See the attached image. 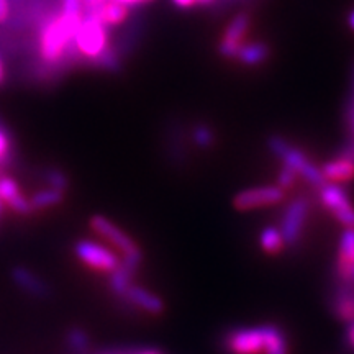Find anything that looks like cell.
<instances>
[{
    "label": "cell",
    "mask_w": 354,
    "mask_h": 354,
    "mask_svg": "<svg viewBox=\"0 0 354 354\" xmlns=\"http://www.w3.org/2000/svg\"><path fill=\"white\" fill-rule=\"evenodd\" d=\"M74 48L79 56L99 63L100 66H107V68L118 66V57L110 48L107 25L102 24L91 13H84L76 37H74Z\"/></svg>",
    "instance_id": "2"
},
{
    "label": "cell",
    "mask_w": 354,
    "mask_h": 354,
    "mask_svg": "<svg viewBox=\"0 0 354 354\" xmlns=\"http://www.w3.org/2000/svg\"><path fill=\"white\" fill-rule=\"evenodd\" d=\"M346 125H348V133H349V140L344 148L339 153V156L349 158L354 161V94H353V100L349 104L348 109V115H346Z\"/></svg>",
    "instance_id": "22"
},
{
    "label": "cell",
    "mask_w": 354,
    "mask_h": 354,
    "mask_svg": "<svg viewBox=\"0 0 354 354\" xmlns=\"http://www.w3.org/2000/svg\"><path fill=\"white\" fill-rule=\"evenodd\" d=\"M86 12L97 17L102 24L107 26L120 25L128 17V7L117 2V0H107V2L100 3V6L86 8Z\"/></svg>",
    "instance_id": "14"
},
{
    "label": "cell",
    "mask_w": 354,
    "mask_h": 354,
    "mask_svg": "<svg viewBox=\"0 0 354 354\" xmlns=\"http://www.w3.org/2000/svg\"><path fill=\"white\" fill-rule=\"evenodd\" d=\"M3 77H6V71H3V64H2V59H0V84H2Z\"/></svg>",
    "instance_id": "34"
},
{
    "label": "cell",
    "mask_w": 354,
    "mask_h": 354,
    "mask_svg": "<svg viewBox=\"0 0 354 354\" xmlns=\"http://www.w3.org/2000/svg\"><path fill=\"white\" fill-rule=\"evenodd\" d=\"M259 245L263 248L264 253L279 254L284 250L286 241L282 238L281 230L277 227H266L259 234Z\"/></svg>",
    "instance_id": "17"
},
{
    "label": "cell",
    "mask_w": 354,
    "mask_h": 354,
    "mask_svg": "<svg viewBox=\"0 0 354 354\" xmlns=\"http://www.w3.org/2000/svg\"><path fill=\"white\" fill-rule=\"evenodd\" d=\"M264 354H289V343H287V336L279 326H269V338L266 344Z\"/></svg>",
    "instance_id": "19"
},
{
    "label": "cell",
    "mask_w": 354,
    "mask_h": 354,
    "mask_svg": "<svg viewBox=\"0 0 354 354\" xmlns=\"http://www.w3.org/2000/svg\"><path fill=\"white\" fill-rule=\"evenodd\" d=\"M297 177H299L297 172L292 171L290 167L284 166V167H282V171L279 172V177H277L279 187H281V189H289V187H292V185L295 184V179H297Z\"/></svg>",
    "instance_id": "25"
},
{
    "label": "cell",
    "mask_w": 354,
    "mask_h": 354,
    "mask_svg": "<svg viewBox=\"0 0 354 354\" xmlns=\"http://www.w3.org/2000/svg\"><path fill=\"white\" fill-rule=\"evenodd\" d=\"M192 140L196 141V145L198 146V148L207 149L215 143V133L212 131L210 127H207V125H203V123H201V125H197L196 128H194Z\"/></svg>",
    "instance_id": "21"
},
{
    "label": "cell",
    "mask_w": 354,
    "mask_h": 354,
    "mask_svg": "<svg viewBox=\"0 0 354 354\" xmlns=\"http://www.w3.org/2000/svg\"><path fill=\"white\" fill-rule=\"evenodd\" d=\"M284 189L279 185H264V187L246 189L234 197V209L248 212L254 209H264V207L277 205L284 201Z\"/></svg>",
    "instance_id": "9"
},
{
    "label": "cell",
    "mask_w": 354,
    "mask_h": 354,
    "mask_svg": "<svg viewBox=\"0 0 354 354\" xmlns=\"http://www.w3.org/2000/svg\"><path fill=\"white\" fill-rule=\"evenodd\" d=\"M61 12L71 15H84L82 0H61Z\"/></svg>",
    "instance_id": "26"
},
{
    "label": "cell",
    "mask_w": 354,
    "mask_h": 354,
    "mask_svg": "<svg viewBox=\"0 0 354 354\" xmlns=\"http://www.w3.org/2000/svg\"><path fill=\"white\" fill-rule=\"evenodd\" d=\"M21 194L20 190V185L17 183L13 177H8V176H2L0 177V201L2 203H6L8 205L13 198H17Z\"/></svg>",
    "instance_id": "20"
},
{
    "label": "cell",
    "mask_w": 354,
    "mask_h": 354,
    "mask_svg": "<svg viewBox=\"0 0 354 354\" xmlns=\"http://www.w3.org/2000/svg\"><path fill=\"white\" fill-rule=\"evenodd\" d=\"M64 198V190L48 187L43 190H38L35 192L32 197H30V203H32L33 210H46L51 209V207L59 205Z\"/></svg>",
    "instance_id": "15"
},
{
    "label": "cell",
    "mask_w": 354,
    "mask_h": 354,
    "mask_svg": "<svg viewBox=\"0 0 354 354\" xmlns=\"http://www.w3.org/2000/svg\"><path fill=\"white\" fill-rule=\"evenodd\" d=\"M344 342L349 351L354 354V320L348 323V328L344 331Z\"/></svg>",
    "instance_id": "28"
},
{
    "label": "cell",
    "mask_w": 354,
    "mask_h": 354,
    "mask_svg": "<svg viewBox=\"0 0 354 354\" xmlns=\"http://www.w3.org/2000/svg\"><path fill=\"white\" fill-rule=\"evenodd\" d=\"M46 180L48 184H50V187H55L59 190H64L66 187V176L61 171H50L48 172Z\"/></svg>",
    "instance_id": "27"
},
{
    "label": "cell",
    "mask_w": 354,
    "mask_h": 354,
    "mask_svg": "<svg viewBox=\"0 0 354 354\" xmlns=\"http://www.w3.org/2000/svg\"><path fill=\"white\" fill-rule=\"evenodd\" d=\"M250 13L243 12L240 15H236L230 21V25L225 30L223 38L220 41V53L228 59H236L238 53H240L241 46L245 44L248 30H250Z\"/></svg>",
    "instance_id": "10"
},
{
    "label": "cell",
    "mask_w": 354,
    "mask_h": 354,
    "mask_svg": "<svg viewBox=\"0 0 354 354\" xmlns=\"http://www.w3.org/2000/svg\"><path fill=\"white\" fill-rule=\"evenodd\" d=\"M320 169L326 183L344 184L354 179V161L349 158L336 156L326 165H323Z\"/></svg>",
    "instance_id": "13"
},
{
    "label": "cell",
    "mask_w": 354,
    "mask_h": 354,
    "mask_svg": "<svg viewBox=\"0 0 354 354\" xmlns=\"http://www.w3.org/2000/svg\"><path fill=\"white\" fill-rule=\"evenodd\" d=\"M308 201L305 197L294 198L287 207L281 221V233L287 246H295L302 240V233L308 216Z\"/></svg>",
    "instance_id": "8"
},
{
    "label": "cell",
    "mask_w": 354,
    "mask_h": 354,
    "mask_svg": "<svg viewBox=\"0 0 354 354\" xmlns=\"http://www.w3.org/2000/svg\"><path fill=\"white\" fill-rule=\"evenodd\" d=\"M2 205H3V203H2V201H0V212H2Z\"/></svg>",
    "instance_id": "36"
},
{
    "label": "cell",
    "mask_w": 354,
    "mask_h": 354,
    "mask_svg": "<svg viewBox=\"0 0 354 354\" xmlns=\"http://www.w3.org/2000/svg\"><path fill=\"white\" fill-rule=\"evenodd\" d=\"M123 297H125L131 305H135L136 308L143 310L146 313H151V315H159V313H162V310H165V302H162L158 295H154L153 292L146 290L140 286L131 284L127 289Z\"/></svg>",
    "instance_id": "12"
},
{
    "label": "cell",
    "mask_w": 354,
    "mask_h": 354,
    "mask_svg": "<svg viewBox=\"0 0 354 354\" xmlns=\"http://www.w3.org/2000/svg\"><path fill=\"white\" fill-rule=\"evenodd\" d=\"M10 135H8L6 128L0 127V165H3L10 158Z\"/></svg>",
    "instance_id": "24"
},
{
    "label": "cell",
    "mask_w": 354,
    "mask_h": 354,
    "mask_svg": "<svg viewBox=\"0 0 354 354\" xmlns=\"http://www.w3.org/2000/svg\"><path fill=\"white\" fill-rule=\"evenodd\" d=\"M13 279H15V282L21 287V289L28 290L30 294L37 295V297L44 295V292H46V287H44L43 282L39 281L33 272L26 271L24 268H17L15 271H13Z\"/></svg>",
    "instance_id": "18"
},
{
    "label": "cell",
    "mask_w": 354,
    "mask_h": 354,
    "mask_svg": "<svg viewBox=\"0 0 354 354\" xmlns=\"http://www.w3.org/2000/svg\"><path fill=\"white\" fill-rule=\"evenodd\" d=\"M269 326H243L223 335V351L228 354H264L269 338Z\"/></svg>",
    "instance_id": "5"
},
{
    "label": "cell",
    "mask_w": 354,
    "mask_h": 354,
    "mask_svg": "<svg viewBox=\"0 0 354 354\" xmlns=\"http://www.w3.org/2000/svg\"><path fill=\"white\" fill-rule=\"evenodd\" d=\"M172 2H174L177 7L187 8V7H192V6H196V3H198V0H172Z\"/></svg>",
    "instance_id": "30"
},
{
    "label": "cell",
    "mask_w": 354,
    "mask_h": 354,
    "mask_svg": "<svg viewBox=\"0 0 354 354\" xmlns=\"http://www.w3.org/2000/svg\"><path fill=\"white\" fill-rule=\"evenodd\" d=\"M74 253L82 264L97 272L112 274L120 268V258L112 248L94 240H79L74 245Z\"/></svg>",
    "instance_id": "6"
},
{
    "label": "cell",
    "mask_w": 354,
    "mask_h": 354,
    "mask_svg": "<svg viewBox=\"0 0 354 354\" xmlns=\"http://www.w3.org/2000/svg\"><path fill=\"white\" fill-rule=\"evenodd\" d=\"M117 2H120L127 7H133V6H141V3H148L151 2V0H117Z\"/></svg>",
    "instance_id": "31"
},
{
    "label": "cell",
    "mask_w": 354,
    "mask_h": 354,
    "mask_svg": "<svg viewBox=\"0 0 354 354\" xmlns=\"http://www.w3.org/2000/svg\"><path fill=\"white\" fill-rule=\"evenodd\" d=\"M68 343H69V346L73 348L74 351H77V353L86 351L87 346H88L87 336L81 330H73V331H71V333L68 335Z\"/></svg>",
    "instance_id": "23"
},
{
    "label": "cell",
    "mask_w": 354,
    "mask_h": 354,
    "mask_svg": "<svg viewBox=\"0 0 354 354\" xmlns=\"http://www.w3.org/2000/svg\"><path fill=\"white\" fill-rule=\"evenodd\" d=\"M269 56V48L264 43H245L238 53L236 59L241 61L243 64L256 66L266 61Z\"/></svg>",
    "instance_id": "16"
},
{
    "label": "cell",
    "mask_w": 354,
    "mask_h": 354,
    "mask_svg": "<svg viewBox=\"0 0 354 354\" xmlns=\"http://www.w3.org/2000/svg\"><path fill=\"white\" fill-rule=\"evenodd\" d=\"M10 15V3L8 0H0V24H6Z\"/></svg>",
    "instance_id": "29"
},
{
    "label": "cell",
    "mask_w": 354,
    "mask_h": 354,
    "mask_svg": "<svg viewBox=\"0 0 354 354\" xmlns=\"http://www.w3.org/2000/svg\"><path fill=\"white\" fill-rule=\"evenodd\" d=\"M82 2H84V10H86V8L100 6V3L107 2V0H82Z\"/></svg>",
    "instance_id": "32"
},
{
    "label": "cell",
    "mask_w": 354,
    "mask_h": 354,
    "mask_svg": "<svg viewBox=\"0 0 354 354\" xmlns=\"http://www.w3.org/2000/svg\"><path fill=\"white\" fill-rule=\"evenodd\" d=\"M349 25H351V28L354 30V10L351 12V15H349Z\"/></svg>",
    "instance_id": "35"
},
{
    "label": "cell",
    "mask_w": 354,
    "mask_h": 354,
    "mask_svg": "<svg viewBox=\"0 0 354 354\" xmlns=\"http://www.w3.org/2000/svg\"><path fill=\"white\" fill-rule=\"evenodd\" d=\"M91 228L95 234H99L102 240H105L109 245H112L115 250L120 251L122 254V264L128 266L131 269H138V266L143 259L141 250L135 241L131 240V236L123 232L120 227L113 223L112 220H109L104 215H95L91 218Z\"/></svg>",
    "instance_id": "3"
},
{
    "label": "cell",
    "mask_w": 354,
    "mask_h": 354,
    "mask_svg": "<svg viewBox=\"0 0 354 354\" xmlns=\"http://www.w3.org/2000/svg\"><path fill=\"white\" fill-rule=\"evenodd\" d=\"M84 15H71V13L59 12L44 21L39 30V57L46 64H57L76 53L74 48V37L81 25Z\"/></svg>",
    "instance_id": "1"
},
{
    "label": "cell",
    "mask_w": 354,
    "mask_h": 354,
    "mask_svg": "<svg viewBox=\"0 0 354 354\" xmlns=\"http://www.w3.org/2000/svg\"><path fill=\"white\" fill-rule=\"evenodd\" d=\"M133 354H162V353L158 351V349H141V351H136Z\"/></svg>",
    "instance_id": "33"
},
{
    "label": "cell",
    "mask_w": 354,
    "mask_h": 354,
    "mask_svg": "<svg viewBox=\"0 0 354 354\" xmlns=\"http://www.w3.org/2000/svg\"><path fill=\"white\" fill-rule=\"evenodd\" d=\"M269 148H271V151L284 162V166L290 167L292 171L297 172V176L304 177V179L315 189H320L322 185L326 183L325 177L322 174V169H318L315 165H312L310 159L305 156L300 149L287 143L284 138H281V136H272V138L269 140Z\"/></svg>",
    "instance_id": "4"
},
{
    "label": "cell",
    "mask_w": 354,
    "mask_h": 354,
    "mask_svg": "<svg viewBox=\"0 0 354 354\" xmlns=\"http://www.w3.org/2000/svg\"><path fill=\"white\" fill-rule=\"evenodd\" d=\"M320 202L344 228H354V205L342 185L325 183L318 189Z\"/></svg>",
    "instance_id": "7"
},
{
    "label": "cell",
    "mask_w": 354,
    "mask_h": 354,
    "mask_svg": "<svg viewBox=\"0 0 354 354\" xmlns=\"http://www.w3.org/2000/svg\"><path fill=\"white\" fill-rule=\"evenodd\" d=\"M331 310L344 323L354 320V286L338 281L331 294Z\"/></svg>",
    "instance_id": "11"
}]
</instances>
